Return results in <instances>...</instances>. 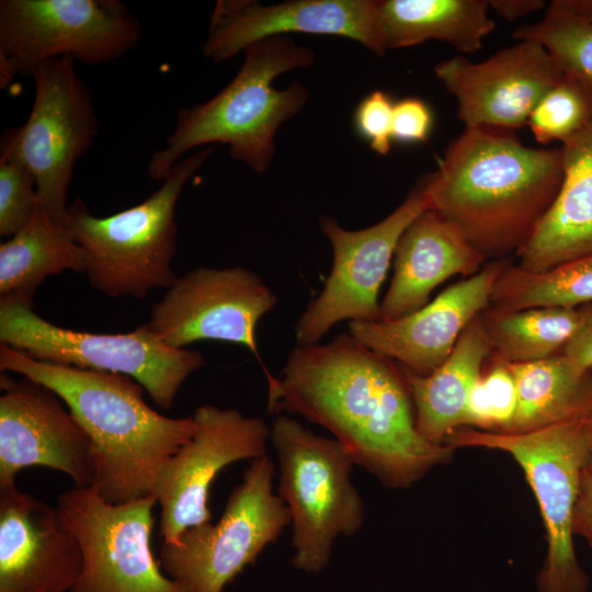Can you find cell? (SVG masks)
I'll list each match as a JSON object with an SVG mask.
<instances>
[{"label":"cell","instance_id":"6da1fadb","mask_svg":"<svg viewBox=\"0 0 592 592\" xmlns=\"http://www.w3.org/2000/svg\"><path fill=\"white\" fill-rule=\"evenodd\" d=\"M266 379L270 411L323 426L388 488L411 487L455 451L421 436L401 367L350 333L294 348L282 375Z\"/></svg>","mask_w":592,"mask_h":592},{"label":"cell","instance_id":"7a4b0ae2","mask_svg":"<svg viewBox=\"0 0 592 592\" xmlns=\"http://www.w3.org/2000/svg\"><path fill=\"white\" fill-rule=\"evenodd\" d=\"M562 181L559 148L525 146L513 130L469 127L420 184L429 209L455 225L486 259L530 239Z\"/></svg>","mask_w":592,"mask_h":592},{"label":"cell","instance_id":"3957f363","mask_svg":"<svg viewBox=\"0 0 592 592\" xmlns=\"http://www.w3.org/2000/svg\"><path fill=\"white\" fill-rule=\"evenodd\" d=\"M0 369L53 390L91 443V489L110 503L153 496L160 471L194 434L193 417L170 418L143 398L129 376L41 362L0 345Z\"/></svg>","mask_w":592,"mask_h":592},{"label":"cell","instance_id":"277c9868","mask_svg":"<svg viewBox=\"0 0 592 592\" xmlns=\"http://www.w3.org/2000/svg\"><path fill=\"white\" fill-rule=\"evenodd\" d=\"M243 53L239 71L219 93L178 112L166 145L148 162L150 179L162 181L186 153L204 145H228L231 157L255 172L270 168L276 130L301 110L309 95L299 82L284 90L272 82L288 70L310 66L315 54L283 36L257 42Z\"/></svg>","mask_w":592,"mask_h":592},{"label":"cell","instance_id":"5b68a950","mask_svg":"<svg viewBox=\"0 0 592 592\" xmlns=\"http://www.w3.org/2000/svg\"><path fill=\"white\" fill-rule=\"evenodd\" d=\"M214 150L207 146L185 156L156 192L116 214L95 217L79 197L68 205L66 225L84 253V273L94 289L109 297L144 299L151 291L172 285L177 204Z\"/></svg>","mask_w":592,"mask_h":592},{"label":"cell","instance_id":"8992f818","mask_svg":"<svg viewBox=\"0 0 592 592\" xmlns=\"http://www.w3.org/2000/svg\"><path fill=\"white\" fill-rule=\"evenodd\" d=\"M270 442L277 458L278 496L291 516L292 561L301 571L319 572L335 539L363 525L364 503L352 482L355 464L337 440L287 415L274 419Z\"/></svg>","mask_w":592,"mask_h":592},{"label":"cell","instance_id":"52a82bcc","mask_svg":"<svg viewBox=\"0 0 592 592\" xmlns=\"http://www.w3.org/2000/svg\"><path fill=\"white\" fill-rule=\"evenodd\" d=\"M588 418V417H587ZM587 418L525 433L454 430L445 445L510 454L523 469L544 522L547 553L536 577L539 592H588L589 577L573 547V513L588 446Z\"/></svg>","mask_w":592,"mask_h":592},{"label":"cell","instance_id":"ba28073f","mask_svg":"<svg viewBox=\"0 0 592 592\" xmlns=\"http://www.w3.org/2000/svg\"><path fill=\"white\" fill-rule=\"evenodd\" d=\"M0 342L41 362L129 376L164 410L204 365L201 352L167 345L147 323L125 333L77 331L42 318L33 303L4 298Z\"/></svg>","mask_w":592,"mask_h":592},{"label":"cell","instance_id":"9c48e42d","mask_svg":"<svg viewBox=\"0 0 592 592\" xmlns=\"http://www.w3.org/2000/svg\"><path fill=\"white\" fill-rule=\"evenodd\" d=\"M35 98L27 119L1 136L0 156L23 164L35 178L37 200L49 217L66 225L67 197L77 161L99 132L92 95L71 57L35 66Z\"/></svg>","mask_w":592,"mask_h":592},{"label":"cell","instance_id":"30bf717a","mask_svg":"<svg viewBox=\"0 0 592 592\" xmlns=\"http://www.w3.org/2000/svg\"><path fill=\"white\" fill-rule=\"evenodd\" d=\"M140 24L118 0H1L0 83L58 57L95 66L134 50Z\"/></svg>","mask_w":592,"mask_h":592},{"label":"cell","instance_id":"8fae6325","mask_svg":"<svg viewBox=\"0 0 592 592\" xmlns=\"http://www.w3.org/2000/svg\"><path fill=\"white\" fill-rule=\"evenodd\" d=\"M274 475L267 455L251 460L218 522L190 527L174 544L162 543L164 573L186 592H223L291 525L286 504L273 492Z\"/></svg>","mask_w":592,"mask_h":592},{"label":"cell","instance_id":"7c38bea8","mask_svg":"<svg viewBox=\"0 0 592 592\" xmlns=\"http://www.w3.org/2000/svg\"><path fill=\"white\" fill-rule=\"evenodd\" d=\"M156 505L153 496L110 503L88 487L59 494L56 506L83 559L69 592H186L152 554Z\"/></svg>","mask_w":592,"mask_h":592},{"label":"cell","instance_id":"4fadbf2b","mask_svg":"<svg viewBox=\"0 0 592 592\" xmlns=\"http://www.w3.org/2000/svg\"><path fill=\"white\" fill-rule=\"evenodd\" d=\"M429 209L420 187L383 220L361 230H346L331 216L320 227L333 250V264L322 291L304 310L296 325L299 345L316 344L337 323L372 321L379 317L378 296L408 226Z\"/></svg>","mask_w":592,"mask_h":592},{"label":"cell","instance_id":"5bb4252c","mask_svg":"<svg viewBox=\"0 0 592 592\" xmlns=\"http://www.w3.org/2000/svg\"><path fill=\"white\" fill-rule=\"evenodd\" d=\"M277 296L243 266L195 267L177 277L151 309L148 327L173 349L203 340L246 346L266 371L257 345V326Z\"/></svg>","mask_w":592,"mask_h":592},{"label":"cell","instance_id":"9a60e30c","mask_svg":"<svg viewBox=\"0 0 592 592\" xmlns=\"http://www.w3.org/2000/svg\"><path fill=\"white\" fill-rule=\"evenodd\" d=\"M192 417L194 434L167 462L153 490L164 544L210 521V485L225 467L267 455L270 428L262 418L214 405L200 406Z\"/></svg>","mask_w":592,"mask_h":592},{"label":"cell","instance_id":"2e32d148","mask_svg":"<svg viewBox=\"0 0 592 592\" xmlns=\"http://www.w3.org/2000/svg\"><path fill=\"white\" fill-rule=\"evenodd\" d=\"M0 489L15 486L27 467L67 475L76 487L90 488V440L62 400L49 388L23 377L0 375Z\"/></svg>","mask_w":592,"mask_h":592},{"label":"cell","instance_id":"e0dca14e","mask_svg":"<svg viewBox=\"0 0 592 592\" xmlns=\"http://www.w3.org/2000/svg\"><path fill=\"white\" fill-rule=\"evenodd\" d=\"M436 77L457 102V116L469 127L515 130L565 75L538 43L521 39L489 58L471 62L456 56L439 62Z\"/></svg>","mask_w":592,"mask_h":592},{"label":"cell","instance_id":"ac0fdd59","mask_svg":"<svg viewBox=\"0 0 592 592\" xmlns=\"http://www.w3.org/2000/svg\"><path fill=\"white\" fill-rule=\"evenodd\" d=\"M291 32L344 36L377 55L386 52L378 1L293 0L271 5L217 1L203 53L221 62L257 42Z\"/></svg>","mask_w":592,"mask_h":592},{"label":"cell","instance_id":"d6986e66","mask_svg":"<svg viewBox=\"0 0 592 592\" xmlns=\"http://www.w3.org/2000/svg\"><path fill=\"white\" fill-rule=\"evenodd\" d=\"M506 264V259H500L483 265L403 317L352 321L350 334L402 368L429 375L448 357L473 319L489 307L494 284Z\"/></svg>","mask_w":592,"mask_h":592},{"label":"cell","instance_id":"ffe728a7","mask_svg":"<svg viewBox=\"0 0 592 592\" xmlns=\"http://www.w3.org/2000/svg\"><path fill=\"white\" fill-rule=\"evenodd\" d=\"M82 561L57 506L16 485L0 489V592H69Z\"/></svg>","mask_w":592,"mask_h":592},{"label":"cell","instance_id":"44dd1931","mask_svg":"<svg viewBox=\"0 0 592 592\" xmlns=\"http://www.w3.org/2000/svg\"><path fill=\"white\" fill-rule=\"evenodd\" d=\"M392 260V278L377 320L420 309L440 284L455 275L476 274L487 259L448 219L426 209L403 231Z\"/></svg>","mask_w":592,"mask_h":592},{"label":"cell","instance_id":"7402d4cb","mask_svg":"<svg viewBox=\"0 0 592 592\" xmlns=\"http://www.w3.org/2000/svg\"><path fill=\"white\" fill-rule=\"evenodd\" d=\"M560 150L557 197L515 254L526 271L543 272L592 252V121Z\"/></svg>","mask_w":592,"mask_h":592},{"label":"cell","instance_id":"603a6c76","mask_svg":"<svg viewBox=\"0 0 592 592\" xmlns=\"http://www.w3.org/2000/svg\"><path fill=\"white\" fill-rule=\"evenodd\" d=\"M490 355L479 314L432 373L421 376L400 366L413 402L415 426L423 439L445 445L447 436L464 426L469 395Z\"/></svg>","mask_w":592,"mask_h":592},{"label":"cell","instance_id":"cb8c5ba5","mask_svg":"<svg viewBox=\"0 0 592 592\" xmlns=\"http://www.w3.org/2000/svg\"><path fill=\"white\" fill-rule=\"evenodd\" d=\"M487 0H380L378 15L385 49L430 39L466 54L478 52L496 27Z\"/></svg>","mask_w":592,"mask_h":592},{"label":"cell","instance_id":"d4e9b609","mask_svg":"<svg viewBox=\"0 0 592 592\" xmlns=\"http://www.w3.org/2000/svg\"><path fill=\"white\" fill-rule=\"evenodd\" d=\"M517 405L508 433H525L558 422L587 418L592 411V371L565 355L510 364Z\"/></svg>","mask_w":592,"mask_h":592},{"label":"cell","instance_id":"484cf974","mask_svg":"<svg viewBox=\"0 0 592 592\" xmlns=\"http://www.w3.org/2000/svg\"><path fill=\"white\" fill-rule=\"evenodd\" d=\"M84 269V253L68 227L55 223L37 201L27 225L0 246V299L33 303L47 277Z\"/></svg>","mask_w":592,"mask_h":592},{"label":"cell","instance_id":"4316f807","mask_svg":"<svg viewBox=\"0 0 592 592\" xmlns=\"http://www.w3.org/2000/svg\"><path fill=\"white\" fill-rule=\"evenodd\" d=\"M480 317L491 356L510 364L560 354L580 320L578 308L568 307L504 310L489 306Z\"/></svg>","mask_w":592,"mask_h":592},{"label":"cell","instance_id":"83f0119b","mask_svg":"<svg viewBox=\"0 0 592 592\" xmlns=\"http://www.w3.org/2000/svg\"><path fill=\"white\" fill-rule=\"evenodd\" d=\"M592 303V252L543 272L509 263L490 296L491 307L521 310L535 307H568Z\"/></svg>","mask_w":592,"mask_h":592},{"label":"cell","instance_id":"f1b7e54d","mask_svg":"<svg viewBox=\"0 0 592 592\" xmlns=\"http://www.w3.org/2000/svg\"><path fill=\"white\" fill-rule=\"evenodd\" d=\"M592 121V84L565 73L538 101L527 124L539 144H563Z\"/></svg>","mask_w":592,"mask_h":592},{"label":"cell","instance_id":"f546056e","mask_svg":"<svg viewBox=\"0 0 592 592\" xmlns=\"http://www.w3.org/2000/svg\"><path fill=\"white\" fill-rule=\"evenodd\" d=\"M513 36L538 43L565 73L592 84V24L546 11L539 22L517 27Z\"/></svg>","mask_w":592,"mask_h":592},{"label":"cell","instance_id":"4dcf8cb0","mask_svg":"<svg viewBox=\"0 0 592 592\" xmlns=\"http://www.w3.org/2000/svg\"><path fill=\"white\" fill-rule=\"evenodd\" d=\"M486 365L469 395L464 426L508 433L517 405L515 380L508 363L490 355Z\"/></svg>","mask_w":592,"mask_h":592},{"label":"cell","instance_id":"1f68e13d","mask_svg":"<svg viewBox=\"0 0 592 592\" xmlns=\"http://www.w3.org/2000/svg\"><path fill=\"white\" fill-rule=\"evenodd\" d=\"M36 181L20 162L0 156V236H14L31 220L37 204Z\"/></svg>","mask_w":592,"mask_h":592},{"label":"cell","instance_id":"d6a6232c","mask_svg":"<svg viewBox=\"0 0 592 592\" xmlns=\"http://www.w3.org/2000/svg\"><path fill=\"white\" fill-rule=\"evenodd\" d=\"M394 105L389 95L375 90L361 101L355 111V126L379 155H387L391 148Z\"/></svg>","mask_w":592,"mask_h":592},{"label":"cell","instance_id":"836d02e7","mask_svg":"<svg viewBox=\"0 0 592 592\" xmlns=\"http://www.w3.org/2000/svg\"><path fill=\"white\" fill-rule=\"evenodd\" d=\"M432 125V111L424 101L406 98L395 103L392 139L402 143H426Z\"/></svg>","mask_w":592,"mask_h":592},{"label":"cell","instance_id":"e575fe53","mask_svg":"<svg viewBox=\"0 0 592 592\" xmlns=\"http://www.w3.org/2000/svg\"><path fill=\"white\" fill-rule=\"evenodd\" d=\"M580 320L561 354L583 369L592 371V303L578 307Z\"/></svg>","mask_w":592,"mask_h":592},{"label":"cell","instance_id":"d590c367","mask_svg":"<svg viewBox=\"0 0 592 592\" xmlns=\"http://www.w3.org/2000/svg\"><path fill=\"white\" fill-rule=\"evenodd\" d=\"M573 534L582 537L592 549V473L583 469L573 513Z\"/></svg>","mask_w":592,"mask_h":592},{"label":"cell","instance_id":"8d00e7d4","mask_svg":"<svg viewBox=\"0 0 592 592\" xmlns=\"http://www.w3.org/2000/svg\"><path fill=\"white\" fill-rule=\"evenodd\" d=\"M545 7L543 0H490L491 8L498 15L514 22Z\"/></svg>","mask_w":592,"mask_h":592},{"label":"cell","instance_id":"74e56055","mask_svg":"<svg viewBox=\"0 0 592 592\" xmlns=\"http://www.w3.org/2000/svg\"><path fill=\"white\" fill-rule=\"evenodd\" d=\"M547 11L592 24V0H555L550 2Z\"/></svg>","mask_w":592,"mask_h":592},{"label":"cell","instance_id":"f35d334b","mask_svg":"<svg viewBox=\"0 0 592 592\" xmlns=\"http://www.w3.org/2000/svg\"><path fill=\"white\" fill-rule=\"evenodd\" d=\"M588 446L585 454L584 470L592 473V411L587 418Z\"/></svg>","mask_w":592,"mask_h":592}]
</instances>
